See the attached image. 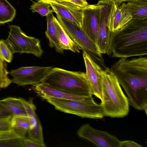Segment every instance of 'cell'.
<instances>
[{
  "label": "cell",
  "mask_w": 147,
  "mask_h": 147,
  "mask_svg": "<svg viewBox=\"0 0 147 147\" xmlns=\"http://www.w3.org/2000/svg\"><path fill=\"white\" fill-rule=\"evenodd\" d=\"M111 70L124 89L129 105L135 109L147 108V58H121Z\"/></svg>",
  "instance_id": "1"
},
{
  "label": "cell",
  "mask_w": 147,
  "mask_h": 147,
  "mask_svg": "<svg viewBox=\"0 0 147 147\" xmlns=\"http://www.w3.org/2000/svg\"><path fill=\"white\" fill-rule=\"evenodd\" d=\"M114 58L147 55V19H132L121 28L111 33L109 54Z\"/></svg>",
  "instance_id": "2"
},
{
  "label": "cell",
  "mask_w": 147,
  "mask_h": 147,
  "mask_svg": "<svg viewBox=\"0 0 147 147\" xmlns=\"http://www.w3.org/2000/svg\"><path fill=\"white\" fill-rule=\"evenodd\" d=\"M102 99L101 102L105 116L122 117L129 111L127 97L123 91L118 80L109 67L100 73Z\"/></svg>",
  "instance_id": "3"
},
{
  "label": "cell",
  "mask_w": 147,
  "mask_h": 147,
  "mask_svg": "<svg viewBox=\"0 0 147 147\" xmlns=\"http://www.w3.org/2000/svg\"><path fill=\"white\" fill-rule=\"evenodd\" d=\"M42 83L70 94L92 96V90L85 73L53 67Z\"/></svg>",
  "instance_id": "4"
},
{
  "label": "cell",
  "mask_w": 147,
  "mask_h": 147,
  "mask_svg": "<svg viewBox=\"0 0 147 147\" xmlns=\"http://www.w3.org/2000/svg\"><path fill=\"white\" fill-rule=\"evenodd\" d=\"M59 111L82 117L101 119L104 116L101 103L96 102L92 97L83 100L49 98L46 99Z\"/></svg>",
  "instance_id": "5"
},
{
  "label": "cell",
  "mask_w": 147,
  "mask_h": 147,
  "mask_svg": "<svg viewBox=\"0 0 147 147\" xmlns=\"http://www.w3.org/2000/svg\"><path fill=\"white\" fill-rule=\"evenodd\" d=\"M57 19L80 50L86 53L103 69L107 67L103 56L95 43L76 23L56 14Z\"/></svg>",
  "instance_id": "6"
},
{
  "label": "cell",
  "mask_w": 147,
  "mask_h": 147,
  "mask_svg": "<svg viewBox=\"0 0 147 147\" xmlns=\"http://www.w3.org/2000/svg\"><path fill=\"white\" fill-rule=\"evenodd\" d=\"M9 30L5 40L13 54L30 53L40 57L43 53L40 40L26 35L20 27L15 25L9 26Z\"/></svg>",
  "instance_id": "7"
},
{
  "label": "cell",
  "mask_w": 147,
  "mask_h": 147,
  "mask_svg": "<svg viewBox=\"0 0 147 147\" xmlns=\"http://www.w3.org/2000/svg\"><path fill=\"white\" fill-rule=\"evenodd\" d=\"M53 67L52 66L23 67L11 70L12 83L19 86H32L41 83Z\"/></svg>",
  "instance_id": "8"
},
{
  "label": "cell",
  "mask_w": 147,
  "mask_h": 147,
  "mask_svg": "<svg viewBox=\"0 0 147 147\" xmlns=\"http://www.w3.org/2000/svg\"><path fill=\"white\" fill-rule=\"evenodd\" d=\"M99 27L96 45L101 54H109L111 32L107 25L108 16L113 3L109 0H100Z\"/></svg>",
  "instance_id": "9"
},
{
  "label": "cell",
  "mask_w": 147,
  "mask_h": 147,
  "mask_svg": "<svg viewBox=\"0 0 147 147\" xmlns=\"http://www.w3.org/2000/svg\"><path fill=\"white\" fill-rule=\"evenodd\" d=\"M78 136L99 147H119L121 141L108 132L95 129L89 124L82 126L77 131Z\"/></svg>",
  "instance_id": "10"
},
{
  "label": "cell",
  "mask_w": 147,
  "mask_h": 147,
  "mask_svg": "<svg viewBox=\"0 0 147 147\" xmlns=\"http://www.w3.org/2000/svg\"><path fill=\"white\" fill-rule=\"evenodd\" d=\"M81 28L96 44L99 27L100 6L98 3L82 8Z\"/></svg>",
  "instance_id": "11"
},
{
  "label": "cell",
  "mask_w": 147,
  "mask_h": 147,
  "mask_svg": "<svg viewBox=\"0 0 147 147\" xmlns=\"http://www.w3.org/2000/svg\"><path fill=\"white\" fill-rule=\"evenodd\" d=\"M83 57L85 64V73L92 94L101 101L102 99L100 73L102 68L84 52Z\"/></svg>",
  "instance_id": "12"
},
{
  "label": "cell",
  "mask_w": 147,
  "mask_h": 147,
  "mask_svg": "<svg viewBox=\"0 0 147 147\" xmlns=\"http://www.w3.org/2000/svg\"><path fill=\"white\" fill-rule=\"evenodd\" d=\"M22 103L28 116L31 118L32 128L28 131V138L39 143L44 146L42 128L40 121L35 113L36 107L30 99L27 101L24 100Z\"/></svg>",
  "instance_id": "13"
},
{
  "label": "cell",
  "mask_w": 147,
  "mask_h": 147,
  "mask_svg": "<svg viewBox=\"0 0 147 147\" xmlns=\"http://www.w3.org/2000/svg\"><path fill=\"white\" fill-rule=\"evenodd\" d=\"M32 89L38 96L45 99L53 97L64 99L83 100L92 97V96H80L67 93L50 87L42 83L33 86Z\"/></svg>",
  "instance_id": "14"
},
{
  "label": "cell",
  "mask_w": 147,
  "mask_h": 147,
  "mask_svg": "<svg viewBox=\"0 0 147 147\" xmlns=\"http://www.w3.org/2000/svg\"><path fill=\"white\" fill-rule=\"evenodd\" d=\"M132 19L131 15L125 12L113 3L108 16V27L111 32H114L121 28Z\"/></svg>",
  "instance_id": "15"
},
{
  "label": "cell",
  "mask_w": 147,
  "mask_h": 147,
  "mask_svg": "<svg viewBox=\"0 0 147 147\" xmlns=\"http://www.w3.org/2000/svg\"><path fill=\"white\" fill-rule=\"evenodd\" d=\"M131 15L132 19H147V0H133L118 7Z\"/></svg>",
  "instance_id": "16"
},
{
  "label": "cell",
  "mask_w": 147,
  "mask_h": 147,
  "mask_svg": "<svg viewBox=\"0 0 147 147\" xmlns=\"http://www.w3.org/2000/svg\"><path fill=\"white\" fill-rule=\"evenodd\" d=\"M50 6L53 12L81 27L82 8L75 9L54 3Z\"/></svg>",
  "instance_id": "17"
},
{
  "label": "cell",
  "mask_w": 147,
  "mask_h": 147,
  "mask_svg": "<svg viewBox=\"0 0 147 147\" xmlns=\"http://www.w3.org/2000/svg\"><path fill=\"white\" fill-rule=\"evenodd\" d=\"M54 22L57 38L62 49L63 50H69L74 53H80V49L77 46L55 16Z\"/></svg>",
  "instance_id": "18"
},
{
  "label": "cell",
  "mask_w": 147,
  "mask_h": 147,
  "mask_svg": "<svg viewBox=\"0 0 147 147\" xmlns=\"http://www.w3.org/2000/svg\"><path fill=\"white\" fill-rule=\"evenodd\" d=\"M47 29L45 32L46 38L49 42V45L51 48H54L56 52L63 54V50L61 48L57 36L54 22V17L51 12L47 16Z\"/></svg>",
  "instance_id": "19"
},
{
  "label": "cell",
  "mask_w": 147,
  "mask_h": 147,
  "mask_svg": "<svg viewBox=\"0 0 147 147\" xmlns=\"http://www.w3.org/2000/svg\"><path fill=\"white\" fill-rule=\"evenodd\" d=\"M11 123L12 129L21 138L26 137L28 131L32 128L31 118L28 116H13Z\"/></svg>",
  "instance_id": "20"
},
{
  "label": "cell",
  "mask_w": 147,
  "mask_h": 147,
  "mask_svg": "<svg viewBox=\"0 0 147 147\" xmlns=\"http://www.w3.org/2000/svg\"><path fill=\"white\" fill-rule=\"evenodd\" d=\"M0 103L12 115L28 116L22 102V98L9 97L0 100Z\"/></svg>",
  "instance_id": "21"
},
{
  "label": "cell",
  "mask_w": 147,
  "mask_h": 147,
  "mask_svg": "<svg viewBox=\"0 0 147 147\" xmlns=\"http://www.w3.org/2000/svg\"><path fill=\"white\" fill-rule=\"evenodd\" d=\"M16 13L15 9L7 0H0V24L12 21Z\"/></svg>",
  "instance_id": "22"
},
{
  "label": "cell",
  "mask_w": 147,
  "mask_h": 147,
  "mask_svg": "<svg viewBox=\"0 0 147 147\" xmlns=\"http://www.w3.org/2000/svg\"><path fill=\"white\" fill-rule=\"evenodd\" d=\"M9 74L6 63L0 56V89L7 88L12 83L8 76Z\"/></svg>",
  "instance_id": "23"
},
{
  "label": "cell",
  "mask_w": 147,
  "mask_h": 147,
  "mask_svg": "<svg viewBox=\"0 0 147 147\" xmlns=\"http://www.w3.org/2000/svg\"><path fill=\"white\" fill-rule=\"evenodd\" d=\"M50 7V4L38 0L33 3L30 6V9L32 12H37L41 16H47L51 13L53 12Z\"/></svg>",
  "instance_id": "24"
},
{
  "label": "cell",
  "mask_w": 147,
  "mask_h": 147,
  "mask_svg": "<svg viewBox=\"0 0 147 147\" xmlns=\"http://www.w3.org/2000/svg\"><path fill=\"white\" fill-rule=\"evenodd\" d=\"M13 54L5 40L0 39V56L2 58L4 61L10 63L13 59Z\"/></svg>",
  "instance_id": "25"
},
{
  "label": "cell",
  "mask_w": 147,
  "mask_h": 147,
  "mask_svg": "<svg viewBox=\"0 0 147 147\" xmlns=\"http://www.w3.org/2000/svg\"><path fill=\"white\" fill-rule=\"evenodd\" d=\"M24 138L18 137L0 140V147H25Z\"/></svg>",
  "instance_id": "26"
},
{
  "label": "cell",
  "mask_w": 147,
  "mask_h": 147,
  "mask_svg": "<svg viewBox=\"0 0 147 147\" xmlns=\"http://www.w3.org/2000/svg\"><path fill=\"white\" fill-rule=\"evenodd\" d=\"M51 4H57L63 5L65 7L75 9H78L81 7L73 3L68 0H38Z\"/></svg>",
  "instance_id": "27"
},
{
  "label": "cell",
  "mask_w": 147,
  "mask_h": 147,
  "mask_svg": "<svg viewBox=\"0 0 147 147\" xmlns=\"http://www.w3.org/2000/svg\"><path fill=\"white\" fill-rule=\"evenodd\" d=\"M11 119L0 120V132L12 130L11 123Z\"/></svg>",
  "instance_id": "28"
},
{
  "label": "cell",
  "mask_w": 147,
  "mask_h": 147,
  "mask_svg": "<svg viewBox=\"0 0 147 147\" xmlns=\"http://www.w3.org/2000/svg\"><path fill=\"white\" fill-rule=\"evenodd\" d=\"M18 137H20L13 130L0 132V140Z\"/></svg>",
  "instance_id": "29"
},
{
  "label": "cell",
  "mask_w": 147,
  "mask_h": 147,
  "mask_svg": "<svg viewBox=\"0 0 147 147\" xmlns=\"http://www.w3.org/2000/svg\"><path fill=\"white\" fill-rule=\"evenodd\" d=\"M23 143L25 147H45L41 144L26 137L23 139Z\"/></svg>",
  "instance_id": "30"
},
{
  "label": "cell",
  "mask_w": 147,
  "mask_h": 147,
  "mask_svg": "<svg viewBox=\"0 0 147 147\" xmlns=\"http://www.w3.org/2000/svg\"><path fill=\"white\" fill-rule=\"evenodd\" d=\"M12 116L0 103V120L11 118Z\"/></svg>",
  "instance_id": "31"
},
{
  "label": "cell",
  "mask_w": 147,
  "mask_h": 147,
  "mask_svg": "<svg viewBox=\"0 0 147 147\" xmlns=\"http://www.w3.org/2000/svg\"><path fill=\"white\" fill-rule=\"evenodd\" d=\"M141 147L140 144L133 141L125 140L121 141L119 147Z\"/></svg>",
  "instance_id": "32"
},
{
  "label": "cell",
  "mask_w": 147,
  "mask_h": 147,
  "mask_svg": "<svg viewBox=\"0 0 147 147\" xmlns=\"http://www.w3.org/2000/svg\"><path fill=\"white\" fill-rule=\"evenodd\" d=\"M82 8L85 7L89 4L86 0H68Z\"/></svg>",
  "instance_id": "33"
},
{
  "label": "cell",
  "mask_w": 147,
  "mask_h": 147,
  "mask_svg": "<svg viewBox=\"0 0 147 147\" xmlns=\"http://www.w3.org/2000/svg\"><path fill=\"white\" fill-rule=\"evenodd\" d=\"M117 7H119L122 2L129 1L133 0H109Z\"/></svg>",
  "instance_id": "34"
}]
</instances>
